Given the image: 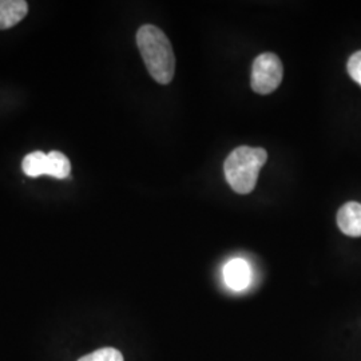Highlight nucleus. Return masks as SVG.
<instances>
[{"label": "nucleus", "mask_w": 361, "mask_h": 361, "mask_svg": "<svg viewBox=\"0 0 361 361\" xmlns=\"http://www.w3.org/2000/svg\"><path fill=\"white\" fill-rule=\"evenodd\" d=\"M137 44L149 74L155 82L169 85L176 71V58L166 34L153 25H145L137 32Z\"/></svg>", "instance_id": "f257e3e1"}, {"label": "nucleus", "mask_w": 361, "mask_h": 361, "mask_svg": "<svg viewBox=\"0 0 361 361\" xmlns=\"http://www.w3.org/2000/svg\"><path fill=\"white\" fill-rule=\"evenodd\" d=\"M268 153L262 147L240 146L228 155L224 171L225 178L233 190L238 194H249L256 188L258 173L265 165Z\"/></svg>", "instance_id": "f03ea898"}, {"label": "nucleus", "mask_w": 361, "mask_h": 361, "mask_svg": "<svg viewBox=\"0 0 361 361\" xmlns=\"http://www.w3.org/2000/svg\"><path fill=\"white\" fill-rule=\"evenodd\" d=\"M283 75L284 68L280 58L273 52H264L253 62L250 86L259 95H268L281 85Z\"/></svg>", "instance_id": "7ed1b4c3"}, {"label": "nucleus", "mask_w": 361, "mask_h": 361, "mask_svg": "<svg viewBox=\"0 0 361 361\" xmlns=\"http://www.w3.org/2000/svg\"><path fill=\"white\" fill-rule=\"evenodd\" d=\"M224 280L233 290H244L252 281V269L243 258H233L224 267Z\"/></svg>", "instance_id": "20e7f679"}, {"label": "nucleus", "mask_w": 361, "mask_h": 361, "mask_svg": "<svg viewBox=\"0 0 361 361\" xmlns=\"http://www.w3.org/2000/svg\"><path fill=\"white\" fill-rule=\"evenodd\" d=\"M340 231L349 237H361V204L347 202L337 213Z\"/></svg>", "instance_id": "39448f33"}, {"label": "nucleus", "mask_w": 361, "mask_h": 361, "mask_svg": "<svg viewBox=\"0 0 361 361\" xmlns=\"http://www.w3.org/2000/svg\"><path fill=\"white\" fill-rule=\"evenodd\" d=\"M28 4L25 0H0V30H7L25 19Z\"/></svg>", "instance_id": "423d86ee"}, {"label": "nucleus", "mask_w": 361, "mask_h": 361, "mask_svg": "<svg viewBox=\"0 0 361 361\" xmlns=\"http://www.w3.org/2000/svg\"><path fill=\"white\" fill-rule=\"evenodd\" d=\"M71 173L70 159L61 152H51L47 154V176L56 180H65Z\"/></svg>", "instance_id": "0eeeda50"}, {"label": "nucleus", "mask_w": 361, "mask_h": 361, "mask_svg": "<svg viewBox=\"0 0 361 361\" xmlns=\"http://www.w3.org/2000/svg\"><path fill=\"white\" fill-rule=\"evenodd\" d=\"M22 169L25 174L31 178L47 176V154H44L43 152H34L27 154L22 162Z\"/></svg>", "instance_id": "6e6552de"}, {"label": "nucleus", "mask_w": 361, "mask_h": 361, "mask_svg": "<svg viewBox=\"0 0 361 361\" xmlns=\"http://www.w3.org/2000/svg\"><path fill=\"white\" fill-rule=\"evenodd\" d=\"M78 361H125L123 355L116 348H102L83 356Z\"/></svg>", "instance_id": "1a4fd4ad"}, {"label": "nucleus", "mask_w": 361, "mask_h": 361, "mask_svg": "<svg viewBox=\"0 0 361 361\" xmlns=\"http://www.w3.org/2000/svg\"><path fill=\"white\" fill-rule=\"evenodd\" d=\"M347 70L350 78L361 86V51H356L350 55Z\"/></svg>", "instance_id": "9d476101"}]
</instances>
